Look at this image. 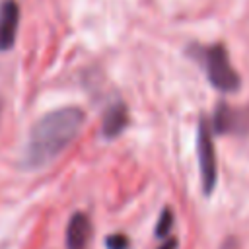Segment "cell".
<instances>
[{"instance_id":"obj_1","label":"cell","mask_w":249,"mask_h":249,"mask_svg":"<svg viewBox=\"0 0 249 249\" xmlns=\"http://www.w3.org/2000/svg\"><path fill=\"white\" fill-rule=\"evenodd\" d=\"M86 115L80 107H62L43 115L31 128L23 152V165L37 169L51 163L80 134Z\"/></svg>"},{"instance_id":"obj_2","label":"cell","mask_w":249,"mask_h":249,"mask_svg":"<svg viewBox=\"0 0 249 249\" xmlns=\"http://www.w3.org/2000/svg\"><path fill=\"white\" fill-rule=\"evenodd\" d=\"M200 60L204 64L210 84L220 91H235L241 84L239 74L230 64L228 51L224 45H210L200 51Z\"/></svg>"},{"instance_id":"obj_3","label":"cell","mask_w":249,"mask_h":249,"mask_svg":"<svg viewBox=\"0 0 249 249\" xmlns=\"http://www.w3.org/2000/svg\"><path fill=\"white\" fill-rule=\"evenodd\" d=\"M196 152H198V167H200V185L204 195H210L216 187L218 167H216V152L212 144V134L206 119L198 123V138H196Z\"/></svg>"},{"instance_id":"obj_4","label":"cell","mask_w":249,"mask_h":249,"mask_svg":"<svg viewBox=\"0 0 249 249\" xmlns=\"http://www.w3.org/2000/svg\"><path fill=\"white\" fill-rule=\"evenodd\" d=\"M212 124H214V130L218 134L247 130V126H249V107L247 109H233L228 103H218Z\"/></svg>"},{"instance_id":"obj_5","label":"cell","mask_w":249,"mask_h":249,"mask_svg":"<svg viewBox=\"0 0 249 249\" xmlns=\"http://www.w3.org/2000/svg\"><path fill=\"white\" fill-rule=\"evenodd\" d=\"M19 25V4L16 0H2L0 4V51H10L16 43Z\"/></svg>"},{"instance_id":"obj_6","label":"cell","mask_w":249,"mask_h":249,"mask_svg":"<svg viewBox=\"0 0 249 249\" xmlns=\"http://www.w3.org/2000/svg\"><path fill=\"white\" fill-rule=\"evenodd\" d=\"M91 239V222L84 212H76L66 226V249H88Z\"/></svg>"},{"instance_id":"obj_7","label":"cell","mask_w":249,"mask_h":249,"mask_svg":"<svg viewBox=\"0 0 249 249\" xmlns=\"http://www.w3.org/2000/svg\"><path fill=\"white\" fill-rule=\"evenodd\" d=\"M128 124V109L124 103H113L105 113L101 121V132L105 138L119 136Z\"/></svg>"},{"instance_id":"obj_8","label":"cell","mask_w":249,"mask_h":249,"mask_svg":"<svg viewBox=\"0 0 249 249\" xmlns=\"http://www.w3.org/2000/svg\"><path fill=\"white\" fill-rule=\"evenodd\" d=\"M173 210L171 208H165L161 214H160V220H158V226H156V235L158 237H165L171 228H173Z\"/></svg>"},{"instance_id":"obj_9","label":"cell","mask_w":249,"mask_h":249,"mask_svg":"<svg viewBox=\"0 0 249 249\" xmlns=\"http://www.w3.org/2000/svg\"><path fill=\"white\" fill-rule=\"evenodd\" d=\"M128 237L124 233H111L105 239V247L107 249H128Z\"/></svg>"},{"instance_id":"obj_10","label":"cell","mask_w":249,"mask_h":249,"mask_svg":"<svg viewBox=\"0 0 249 249\" xmlns=\"http://www.w3.org/2000/svg\"><path fill=\"white\" fill-rule=\"evenodd\" d=\"M158 249H177V239H175V237H169V239H165Z\"/></svg>"},{"instance_id":"obj_11","label":"cell","mask_w":249,"mask_h":249,"mask_svg":"<svg viewBox=\"0 0 249 249\" xmlns=\"http://www.w3.org/2000/svg\"><path fill=\"white\" fill-rule=\"evenodd\" d=\"M220 249H239L237 239H226V241H224V245H222Z\"/></svg>"}]
</instances>
